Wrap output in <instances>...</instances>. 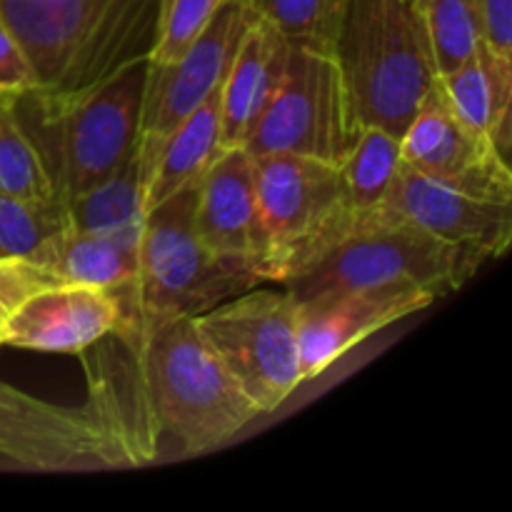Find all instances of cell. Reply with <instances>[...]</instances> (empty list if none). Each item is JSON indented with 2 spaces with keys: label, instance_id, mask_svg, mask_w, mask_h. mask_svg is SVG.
Masks as SVG:
<instances>
[{
  "label": "cell",
  "instance_id": "22",
  "mask_svg": "<svg viewBox=\"0 0 512 512\" xmlns=\"http://www.w3.org/2000/svg\"><path fill=\"white\" fill-rule=\"evenodd\" d=\"M403 165L400 135L378 125H363L353 150L340 165L355 215L380 208Z\"/></svg>",
  "mask_w": 512,
  "mask_h": 512
},
{
  "label": "cell",
  "instance_id": "11",
  "mask_svg": "<svg viewBox=\"0 0 512 512\" xmlns=\"http://www.w3.org/2000/svg\"><path fill=\"white\" fill-rule=\"evenodd\" d=\"M403 163L418 173L485 200L512 203L508 155L450 110L435 80L400 135Z\"/></svg>",
  "mask_w": 512,
  "mask_h": 512
},
{
  "label": "cell",
  "instance_id": "30",
  "mask_svg": "<svg viewBox=\"0 0 512 512\" xmlns=\"http://www.w3.org/2000/svg\"><path fill=\"white\" fill-rule=\"evenodd\" d=\"M483 40L503 58H512V0H480Z\"/></svg>",
  "mask_w": 512,
  "mask_h": 512
},
{
  "label": "cell",
  "instance_id": "25",
  "mask_svg": "<svg viewBox=\"0 0 512 512\" xmlns=\"http://www.w3.org/2000/svg\"><path fill=\"white\" fill-rule=\"evenodd\" d=\"M0 190L40 203L60 200L38 148L15 113L13 95H0Z\"/></svg>",
  "mask_w": 512,
  "mask_h": 512
},
{
  "label": "cell",
  "instance_id": "13",
  "mask_svg": "<svg viewBox=\"0 0 512 512\" xmlns=\"http://www.w3.org/2000/svg\"><path fill=\"white\" fill-rule=\"evenodd\" d=\"M425 233L483 260L500 258L512 243V203L485 200L400 165L383 205Z\"/></svg>",
  "mask_w": 512,
  "mask_h": 512
},
{
  "label": "cell",
  "instance_id": "6",
  "mask_svg": "<svg viewBox=\"0 0 512 512\" xmlns=\"http://www.w3.org/2000/svg\"><path fill=\"white\" fill-rule=\"evenodd\" d=\"M485 260L425 233L388 208L355 215L338 245L285 285L295 300L333 290H418L433 300L463 288Z\"/></svg>",
  "mask_w": 512,
  "mask_h": 512
},
{
  "label": "cell",
  "instance_id": "31",
  "mask_svg": "<svg viewBox=\"0 0 512 512\" xmlns=\"http://www.w3.org/2000/svg\"><path fill=\"white\" fill-rule=\"evenodd\" d=\"M410 3H413V5H415V8H420V10H423L425 0H410Z\"/></svg>",
  "mask_w": 512,
  "mask_h": 512
},
{
  "label": "cell",
  "instance_id": "10",
  "mask_svg": "<svg viewBox=\"0 0 512 512\" xmlns=\"http://www.w3.org/2000/svg\"><path fill=\"white\" fill-rule=\"evenodd\" d=\"M0 458L35 473L140 468L138 450L113 415L88 400L58 405L0 380Z\"/></svg>",
  "mask_w": 512,
  "mask_h": 512
},
{
  "label": "cell",
  "instance_id": "27",
  "mask_svg": "<svg viewBox=\"0 0 512 512\" xmlns=\"http://www.w3.org/2000/svg\"><path fill=\"white\" fill-rule=\"evenodd\" d=\"M230 0H160L158 38L150 63H168L183 53Z\"/></svg>",
  "mask_w": 512,
  "mask_h": 512
},
{
  "label": "cell",
  "instance_id": "20",
  "mask_svg": "<svg viewBox=\"0 0 512 512\" xmlns=\"http://www.w3.org/2000/svg\"><path fill=\"white\" fill-rule=\"evenodd\" d=\"M65 213L70 228L80 233L140 245L145 225V168L140 150L118 173L65 200Z\"/></svg>",
  "mask_w": 512,
  "mask_h": 512
},
{
  "label": "cell",
  "instance_id": "16",
  "mask_svg": "<svg viewBox=\"0 0 512 512\" xmlns=\"http://www.w3.org/2000/svg\"><path fill=\"white\" fill-rule=\"evenodd\" d=\"M258 160L243 145L225 148L195 190V233L208 250L250 265L255 208H258ZM255 273V270H253Z\"/></svg>",
  "mask_w": 512,
  "mask_h": 512
},
{
  "label": "cell",
  "instance_id": "18",
  "mask_svg": "<svg viewBox=\"0 0 512 512\" xmlns=\"http://www.w3.org/2000/svg\"><path fill=\"white\" fill-rule=\"evenodd\" d=\"M138 150L145 168V213L180 190L198 188L225 150L220 135V90L163 138L140 135Z\"/></svg>",
  "mask_w": 512,
  "mask_h": 512
},
{
  "label": "cell",
  "instance_id": "1",
  "mask_svg": "<svg viewBox=\"0 0 512 512\" xmlns=\"http://www.w3.org/2000/svg\"><path fill=\"white\" fill-rule=\"evenodd\" d=\"M133 358V393L103 403L138 450L143 465L158 458L170 435L183 453L200 455L228 443L260 415L193 318H173L135 333H113Z\"/></svg>",
  "mask_w": 512,
  "mask_h": 512
},
{
  "label": "cell",
  "instance_id": "2",
  "mask_svg": "<svg viewBox=\"0 0 512 512\" xmlns=\"http://www.w3.org/2000/svg\"><path fill=\"white\" fill-rule=\"evenodd\" d=\"M35 73V93L65 100L148 60L160 0H0Z\"/></svg>",
  "mask_w": 512,
  "mask_h": 512
},
{
  "label": "cell",
  "instance_id": "7",
  "mask_svg": "<svg viewBox=\"0 0 512 512\" xmlns=\"http://www.w3.org/2000/svg\"><path fill=\"white\" fill-rule=\"evenodd\" d=\"M250 268L285 288L353 228L355 210L340 165L300 155H260Z\"/></svg>",
  "mask_w": 512,
  "mask_h": 512
},
{
  "label": "cell",
  "instance_id": "5",
  "mask_svg": "<svg viewBox=\"0 0 512 512\" xmlns=\"http://www.w3.org/2000/svg\"><path fill=\"white\" fill-rule=\"evenodd\" d=\"M333 55L360 123L395 135L440 75L423 10L410 0H353Z\"/></svg>",
  "mask_w": 512,
  "mask_h": 512
},
{
  "label": "cell",
  "instance_id": "26",
  "mask_svg": "<svg viewBox=\"0 0 512 512\" xmlns=\"http://www.w3.org/2000/svg\"><path fill=\"white\" fill-rule=\"evenodd\" d=\"M423 18L440 75L458 68L485 43L480 0H425Z\"/></svg>",
  "mask_w": 512,
  "mask_h": 512
},
{
  "label": "cell",
  "instance_id": "14",
  "mask_svg": "<svg viewBox=\"0 0 512 512\" xmlns=\"http://www.w3.org/2000/svg\"><path fill=\"white\" fill-rule=\"evenodd\" d=\"M435 303L418 290H333L298 300L303 383L323 375L350 348Z\"/></svg>",
  "mask_w": 512,
  "mask_h": 512
},
{
  "label": "cell",
  "instance_id": "19",
  "mask_svg": "<svg viewBox=\"0 0 512 512\" xmlns=\"http://www.w3.org/2000/svg\"><path fill=\"white\" fill-rule=\"evenodd\" d=\"M438 90L465 125L488 135L503 155L510 153L512 58L483 43L458 68L438 75Z\"/></svg>",
  "mask_w": 512,
  "mask_h": 512
},
{
  "label": "cell",
  "instance_id": "29",
  "mask_svg": "<svg viewBox=\"0 0 512 512\" xmlns=\"http://www.w3.org/2000/svg\"><path fill=\"white\" fill-rule=\"evenodd\" d=\"M35 88H38V83H35L33 65L20 48L18 38L10 33L3 15H0V95L18 98V95L30 93Z\"/></svg>",
  "mask_w": 512,
  "mask_h": 512
},
{
  "label": "cell",
  "instance_id": "15",
  "mask_svg": "<svg viewBox=\"0 0 512 512\" xmlns=\"http://www.w3.org/2000/svg\"><path fill=\"white\" fill-rule=\"evenodd\" d=\"M123 323L113 290L78 283H50L30 293L10 313L3 345L33 353L83 355Z\"/></svg>",
  "mask_w": 512,
  "mask_h": 512
},
{
  "label": "cell",
  "instance_id": "24",
  "mask_svg": "<svg viewBox=\"0 0 512 512\" xmlns=\"http://www.w3.org/2000/svg\"><path fill=\"white\" fill-rule=\"evenodd\" d=\"M293 48L333 55L353 0H250Z\"/></svg>",
  "mask_w": 512,
  "mask_h": 512
},
{
  "label": "cell",
  "instance_id": "28",
  "mask_svg": "<svg viewBox=\"0 0 512 512\" xmlns=\"http://www.w3.org/2000/svg\"><path fill=\"white\" fill-rule=\"evenodd\" d=\"M50 283L55 280L28 260H0V348H3V330L10 313L18 308L20 300Z\"/></svg>",
  "mask_w": 512,
  "mask_h": 512
},
{
  "label": "cell",
  "instance_id": "8",
  "mask_svg": "<svg viewBox=\"0 0 512 512\" xmlns=\"http://www.w3.org/2000/svg\"><path fill=\"white\" fill-rule=\"evenodd\" d=\"M208 348L263 413L303 385L298 300L285 288H250L193 318Z\"/></svg>",
  "mask_w": 512,
  "mask_h": 512
},
{
  "label": "cell",
  "instance_id": "23",
  "mask_svg": "<svg viewBox=\"0 0 512 512\" xmlns=\"http://www.w3.org/2000/svg\"><path fill=\"white\" fill-rule=\"evenodd\" d=\"M68 228L63 200L40 203L0 190V260L35 263V258Z\"/></svg>",
  "mask_w": 512,
  "mask_h": 512
},
{
  "label": "cell",
  "instance_id": "4",
  "mask_svg": "<svg viewBox=\"0 0 512 512\" xmlns=\"http://www.w3.org/2000/svg\"><path fill=\"white\" fill-rule=\"evenodd\" d=\"M195 190H180L145 213L133 283L113 290L123 308L115 333L173 318H195L260 285L248 263L215 255L195 233Z\"/></svg>",
  "mask_w": 512,
  "mask_h": 512
},
{
  "label": "cell",
  "instance_id": "12",
  "mask_svg": "<svg viewBox=\"0 0 512 512\" xmlns=\"http://www.w3.org/2000/svg\"><path fill=\"white\" fill-rule=\"evenodd\" d=\"M253 15L250 0H230L183 53L168 63L148 60L140 135L163 138L210 95L218 93Z\"/></svg>",
  "mask_w": 512,
  "mask_h": 512
},
{
  "label": "cell",
  "instance_id": "21",
  "mask_svg": "<svg viewBox=\"0 0 512 512\" xmlns=\"http://www.w3.org/2000/svg\"><path fill=\"white\" fill-rule=\"evenodd\" d=\"M55 283L93 285L118 290L133 283L138 273V245L68 228L35 258Z\"/></svg>",
  "mask_w": 512,
  "mask_h": 512
},
{
  "label": "cell",
  "instance_id": "17",
  "mask_svg": "<svg viewBox=\"0 0 512 512\" xmlns=\"http://www.w3.org/2000/svg\"><path fill=\"white\" fill-rule=\"evenodd\" d=\"M288 40L278 33L270 20L255 13L245 28L233 63L220 85V135L223 148L245 145L250 130L258 123L260 113L268 105L285 60H288Z\"/></svg>",
  "mask_w": 512,
  "mask_h": 512
},
{
  "label": "cell",
  "instance_id": "9",
  "mask_svg": "<svg viewBox=\"0 0 512 512\" xmlns=\"http://www.w3.org/2000/svg\"><path fill=\"white\" fill-rule=\"evenodd\" d=\"M363 123L335 55L290 45L283 75L243 148L343 165Z\"/></svg>",
  "mask_w": 512,
  "mask_h": 512
},
{
  "label": "cell",
  "instance_id": "3",
  "mask_svg": "<svg viewBox=\"0 0 512 512\" xmlns=\"http://www.w3.org/2000/svg\"><path fill=\"white\" fill-rule=\"evenodd\" d=\"M145 80L148 60H138L73 98L48 100L35 90L15 98V113L63 203L133 158L140 143Z\"/></svg>",
  "mask_w": 512,
  "mask_h": 512
}]
</instances>
